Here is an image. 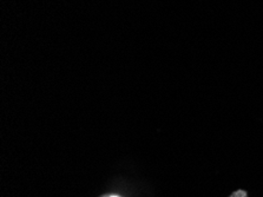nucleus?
I'll list each match as a JSON object with an SVG mask.
<instances>
[{"label":"nucleus","instance_id":"1","mask_svg":"<svg viewBox=\"0 0 263 197\" xmlns=\"http://www.w3.org/2000/svg\"><path fill=\"white\" fill-rule=\"evenodd\" d=\"M113 197H116V196H113Z\"/></svg>","mask_w":263,"mask_h":197}]
</instances>
